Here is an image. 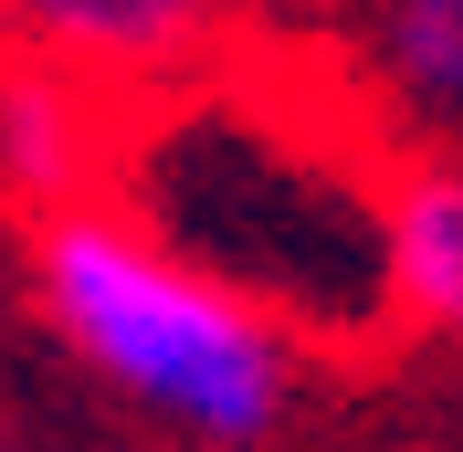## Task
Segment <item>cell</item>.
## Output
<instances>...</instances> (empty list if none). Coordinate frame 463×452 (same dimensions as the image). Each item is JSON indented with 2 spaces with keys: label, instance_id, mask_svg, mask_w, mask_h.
<instances>
[{
  "label": "cell",
  "instance_id": "obj_1",
  "mask_svg": "<svg viewBox=\"0 0 463 452\" xmlns=\"http://www.w3.org/2000/svg\"><path fill=\"white\" fill-rule=\"evenodd\" d=\"M390 179L347 116H306L274 95H211L179 85L116 137V211L158 231L179 263L232 284L253 315L306 326V337H369L390 306Z\"/></svg>",
  "mask_w": 463,
  "mask_h": 452
},
{
  "label": "cell",
  "instance_id": "obj_3",
  "mask_svg": "<svg viewBox=\"0 0 463 452\" xmlns=\"http://www.w3.org/2000/svg\"><path fill=\"white\" fill-rule=\"evenodd\" d=\"M211 32H222V0H0V42L95 95L190 85Z\"/></svg>",
  "mask_w": 463,
  "mask_h": 452
},
{
  "label": "cell",
  "instance_id": "obj_2",
  "mask_svg": "<svg viewBox=\"0 0 463 452\" xmlns=\"http://www.w3.org/2000/svg\"><path fill=\"white\" fill-rule=\"evenodd\" d=\"M32 284L63 347L116 400L158 410L190 442H263L285 421V326L253 315L232 284L179 263L158 231H137L116 200L63 211L32 242Z\"/></svg>",
  "mask_w": 463,
  "mask_h": 452
},
{
  "label": "cell",
  "instance_id": "obj_5",
  "mask_svg": "<svg viewBox=\"0 0 463 452\" xmlns=\"http://www.w3.org/2000/svg\"><path fill=\"white\" fill-rule=\"evenodd\" d=\"M390 306L463 337V158H411L390 179Z\"/></svg>",
  "mask_w": 463,
  "mask_h": 452
},
{
  "label": "cell",
  "instance_id": "obj_4",
  "mask_svg": "<svg viewBox=\"0 0 463 452\" xmlns=\"http://www.w3.org/2000/svg\"><path fill=\"white\" fill-rule=\"evenodd\" d=\"M0 179L63 221V211H95V190L116 179V127H106V95L53 74V63H0Z\"/></svg>",
  "mask_w": 463,
  "mask_h": 452
},
{
  "label": "cell",
  "instance_id": "obj_6",
  "mask_svg": "<svg viewBox=\"0 0 463 452\" xmlns=\"http://www.w3.org/2000/svg\"><path fill=\"white\" fill-rule=\"evenodd\" d=\"M369 63L379 95L463 158V0H369Z\"/></svg>",
  "mask_w": 463,
  "mask_h": 452
}]
</instances>
